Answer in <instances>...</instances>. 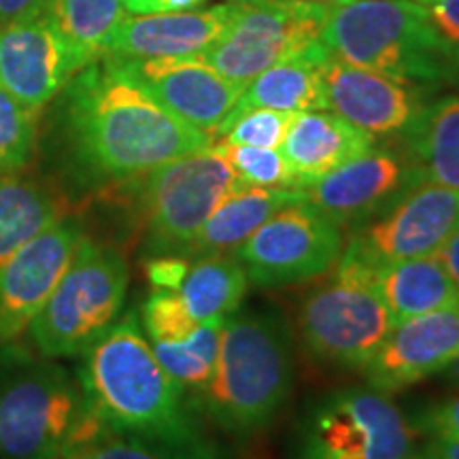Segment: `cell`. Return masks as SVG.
<instances>
[{
  "label": "cell",
  "mask_w": 459,
  "mask_h": 459,
  "mask_svg": "<svg viewBox=\"0 0 459 459\" xmlns=\"http://www.w3.org/2000/svg\"><path fill=\"white\" fill-rule=\"evenodd\" d=\"M419 434L389 394L338 389L307 411L296 459H395L417 451Z\"/></svg>",
  "instance_id": "cell-8"
},
{
  "label": "cell",
  "mask_w": 459,
  "mask_h": 459,
  "mask_svg": "<svg viewBox=\"0 0 459 459\" xmlns=\"http://www.w3.org/2000/svg\"><path fill=\"white\" fill-rule=\"evenodd\" d=\"M429 22L445 49L453 54L459 51V0H434L426 4Z\"/></svg>",
  "instance_id": "cell-35"
},
{
  "label": "cell",
  "mask_w": 459,
  "mask_h": 459,
  "mask_svg": "<svg viewBox=\"0 0 459 459\" xmlns=\"http://www.w3.org/2000/svg\"><path fill=\"white\" fill-rule=\"evenodd\" d=\"M443 375L446 377V381H449L453 387L459 389V358L453 361V364L443 372Z\"/></svg>",
  "instance_id": "cell-43"
},
{
  "label": "cell",
  "mask_w": 459,
  "mask_h": 459,
  "mask_svg": "<svg viewBox=\"0 0 459 459\" xmlns=\"http://www.w3.org/2000/svg\"><path fill=\"white\" fill-rule=\"evenodd\" d=\"M83 237L79 221L62 217L0 266V344H9L30 328Z\"/></svg>",
  "instance_id": "cell-15"
},
{
  "label": "cell",
  "mask_w": 459,
  "mask_h": 459,
  "mask_svg": "<svg viewBox=\"0 0 459 459\" xmlns=\"http://www.w3.org/2000/svg\"><path fill=\"white\" fill-rule=\"evenodd\" d=\"M243 187L217 143L170 160L143 179L149 240L158 254H187L230 194Z\"/></svg>",
  "instance_id": "cell-9"
},
{
  "label": "cell",
  "mask_w": 459,
  "mask_h": 459,
  "mask_svg": "<svg viewBox=\"0 0 459 459\" xmlns=\"http://www.w3.org/2000/svg\"><path fill=\"white\" fill-rule=\"evenodd\" d=\"M79 383L108 434L164 459H223L194 417L183 387L153 355L136 315L117 319L83 353Z\"/></svg>",
  "instance_id": "cell-2"
},
{
  "label": "cell",
  "mask_w": 459,
  "mask_h": 459,
  "mask_svg": "<svg viewBox=\"0 0 459 459\" xmlns=\"http://www.w3.org/2000/svg\"><path fill=\"white\" fill-rule=\"evenodd\" d=\"M237 3L211 9L156 15H124L108 34L105 54L113 57H189L221 39Z\"/></svg>",
  "instance_id": "cell-19"
},
{
  "label": "cell",
  "mask_w": 459,
  "mask_h": 459,
  "mask_svg": "<svg viewBox=\"0 0 459 459\" xmlns=\"http://www.w3.org/2000/svg\"><path fill=\"white\" fill-rule=\"evenodd\" d=\"M415 3H421V4H432L434 0H415Z\"/></svg>",
  "instance_id": "cell-45"
},
{
  "label": "cell",
  "mask_w": 459,
  "mask_h": 459,
  "mask_svg": "<svg viewBox=\"0 0 459 459\" xmlns=\"http://www.w3.org/2000/svg\"><path fill=\"white\" fill-rule=\"evenodd\" d=\"M394 328L377 287V271L341 255L328 283L300 308V334L308 353L328 366L364 370Z\"/></svg>",
  "instance_id": "cell-7"
},
{
  "label": "cell",
  "mask_w": 459,
  "mask_h": 459,
  "mask_svg": "<svg viewBox=\"0 0 459 459\" xmlns=\"http://www.w3.org/2000/svg\"><path fill=\"white\" fill-rule=\"evenodd\" d=\"M377 287L394 325L419 315L459 307V287L438 255L377 268Z\"/></svg>",
  "instance_id": "cell-23"
},
{
  "label": "cell",
  "mask_w": 459,
  "mask_h": 459,
  "mask_svg": "<svg viewBox=\"0 0 459 459\" xmlns=\"http://www.w3.org/2000/svg\"><path fill=\"white\" fill-rule=\"evenodd\" d=\"M130 271L113 247L82 238L60 283L30 324V338L43 358L88 353L122 315Z\"/></svg>",
  "instance_id": "cell-6"
},
{
  "label": "cell",
  "mask_w": 459,
  "mask_h": 459,
  "mask_svg": "<svg viewBox=\"0 0 459 459\" xmlns=\"http://www.w3.org/2000/svg\"><path fill=\"white\" fill-rule=\"evenodd\" d=\"M325 56H328V49L317 41L290 60L279 62L277 66L257 74L254 82L245 85L243 96L221 126L254 108H273V111L287 113L328 111L324 77H321V65Z\"/></svg>",
  "instance_id": "cell-21"
},
{
  "label": "cell",
  "mask_w": 459,
  "mask_h": 459,
  "mask_svg": "<svg viewBox=\"0 0 459 459\" xmlns=\"http://www.w3.org/2000/svg\"><path fill=\"white\" fill-rule=\"evenodd\" d=\"M105 434L66 368L15 349L0 355V459H66Z\"/></svg>",
  "instance_id": "cell-3"
},
{
  "label": "cell",
  "mask_w": 459,
  "mask_h": 459,
  "mask_svg": "<svg viewBox=\"0 0 459 459\" xmlns=\"http://www.w3.org/2000/svg\"><path fill=\"white\" fill-rule=\"evenodd\" d=\"M49 9L82 68L100 60L108 34L126 15L124 0H49Z\"/></svg>",
  "instance_id": "cell-27"
},
{
  "label": "cell",
  "mask_w": 459,
  "mask_h": 459,
  "mask_svg": "<svg viewBox=\"0 0 459 459\" xmlns=\"http://www.w3.org/2000/svg\"><path fill=\"white\" fill-rule=\"evenodd\" d=\"M204 0H124L126 13L130 15H156L175 13V11L198 9Z\"/></svg>",
  "instance_id": "cell-37"
},
{
  "label": "cell",
  "mask_w": 459,
  "mask_h": 459,
  "mask_svg": "<svg viewBox=\"0 0 459 459\" xmlns=\"http://www.w3.org/2000/svg\"><path fill=\"white\" fill-rule=\"evenodd\" d=\"M45 7H49V0H0V26Z\"/></svg>",
  "instance_id": "cell-38"
},
{
  "label": "cell",
  "mask_w": 459,
  "mask_h": 459,
  "mask_svg": "<svg viewBox=\"0 0 459 459\" xmlns=\"http://www.w3.org/2000/svg\"><path fill=\"white\" fill-rule=\"evenodd\" d=\"M415 426L426 436H451L459 438V394L432 402L415 415Z\"/></svg>",
  "instance_id": "cell-33"
},
{
  "label": "cell",
  "mask_w": 459,
  "mask_h": 459,
  "mask_svg": "<svg viewBox=\"0 0 459 459\" xmlns=\"http://www.w3.org/2000/svg\"><path fill=\"white\" fill-rule=\"evenodd\" d=\"M375 147V136L355 128L332 111L296 113L283 145L285 162L294 170L298 189L321 179Z\"/></svg>",
  "instance_id": "cell-20"
},
{
  "label": "cell",
  "mask_w": 459,
  "mask_h": 459,
  "mask_svg": "<svg viewBox=\"0 0 459 459\" xmlns=\"http://www.w3.org/2000/svg\"><path fill=\"white\" fill-rule=\"evenodd\" d=\"M226 319H211L198 325L192 336L172 344H152L162 368L183 389H204L211 381L220 349L221 325Z\"/></svg>",
  "instance_id": "cell-28"
},
{
  "label": "cell",
  "mask_w": 459,
  "mask_h": 459,
  "mask_svg": "<svg viewBox=\"0 0 459 459\" xmlns=\"http://www.w3.org/2000/svg\"><path fill=\"white\" fill-rule=\"evenodd\" d=\"M294 389V351L287 324L274 313H234L223 321L204 404L230 434L249 436L274 421Z\"/></svg>",
  "instance_id": "cell-4"
},
{
  "label": "cell",
  "mask_w": 459,
  "mask_h": 459,
  "mask_svg": "<svg viewBox=\"0 0 459 459\" xmlns=\"http://www.w3.org/2000/svg\"><path fill=\"white\" fill-rule=\"evenodd\" d=\"M328 9L291 0H238L228 30L198 54L230 82L245 85L319 41Z\"/></svg>",
  "instance_id": "cell-10"
},
{
  "label": "cell",
  "mask_w": 459,
  "mask_h": 459,
  "mask_svg": "<svg viewBox=\"0 0 459 459\" xmlns=\"http://www.w3.org/2000/svg\"><path fill=\"white\" fill-rule=\"evenodd\" d=\"M342 249V228L300 200L277 211L232 254L251 285L285 287L332 271Z\"/></svg>",
  "instance_id": "cell-11"
},
{
  "label": "cell",
  "mask_w": 459,
  "mask_h": 459,
  "mask_svg": "<svg viewBox=\"0 0 459 459\" xmlns=\"http://www.w3.org/2000/svg\"><path fill=\"white\" fill-rule=\"evenodd\" d=\"M79 71L49 7L0 26V85L32 113L54 100Z\"/></svg>",
  "instance_id": "cell-14"
},
{
  "label": "cell",
  "mask_w": 459,
  "mask_h": 459,
  "mask_svg": "<svg viewBox=\"0 0 459 459\" xmlns=\"http://www.w3.org/2000/svg\"><path fill=\"white\" fill-rule=\"evenodd\" d=\"M319 43L347 65L395 82H445L449 51L415 0H351L328 9Z\"/></svg>",
  "instance_id": "cell-5"
},
{
  "label": "cell",
  "mask_w": 459,
  "mask_h": 459,
  "mask_svg": "<svg viewBox=\"0 0 459 459\" xmlns=\"http://www.w3.org/2000/svg\"><path fill=\"white\" fill-rule=\"evenodd\" d=\"M445 82L459 85V51H453V54H449V57H446Z\"/></svg>",
  "instance_id": "cell-41"
},
{
  "label": "cell",
  "mask_w": 459,
  "mask_h": 459,
  "mask_svg": "<svg viewBox=\"0 0 459 459\" xmlns=\"http://www.w3.org/2000/svg\"><path fill=\"white\" fill-rule=\"evenodd\" d=\"M143 325L152 344H172L192 336L200 324L189 315L177 291L153 290L143 307Z\"/></svg>",
  "instance_id": "cell-31"
},
{
  "label": "cell",
  "mask_w": 459,
  "mask_h": 459,
  "mask_svg": "<svg viewBox=\"0 0 459 459\" xmlns=\"http://www.w3.org/2000/svg\"><path fill=\"white\" fill-rule=\"evenodd\" d=\"M328 111L370 136L402 132L421 108L417 85L325 56L321 65Z\"/></svg>",
  "instance_id": "cell-18"
},
{
  "label": "cell",
  "mask_w": 459,
  "mask_h": 459,
  "mask_svg": "<svg viewBox=\"0 0 459 459\" xmlns=\"http://www.w3.org/2000/svg\"><path fill=\"white\" fill-rule=\"evenodd\" d=\"M291 3L311 4V7H324V9H332V7H338V4H347V3H351V0H291Z\"/></svg>",
  "instance_id": "cell-42"
},
{
  "label": "cell",
  "mask_w": 459,
  "mask_h": 459,
  "mask_svg": "<svg viewBox=\"0 0 459 459\" xmlns=\"http://www.w3.org/2000/svg\"><path fill=\"white\" fill-rule=\"evenodd\" d=\"M232 3H238V0H232Z\"/></svg>",
  "instance_id": "cell-46"
},
{
  "label": "cell",
  "mask_w": 459,
  "mask_h": 459,
  "mask_svg": "<svg viewBox=\"0 0 459 459\" xmlns=\"http://www.w3.org/2000/svg\"><path fill=\"white\" fill-rule=\"evenodd\" d=\"M304 200L300 189H268L243 186L217 206L186 255L232 254L264 221L287 204Z\"/></svg>",
  "instance_id": "cell-24"
},
{
  "label": "cell",
  "mask_w": 459,
  "mask_h": 459,
  "mask_svg": "<svg viewBox=\"0 0 459 459\" xmlns=\"http://www.w3.org/2000/svg\"><path fill=\"white\" fill-rule=\"evenodd\" d=\"M294 117L296 113L254 108V111H247L238 115L237 119H232V122L223 124L215 132V139H223V143H232V145L279 149L283 145L285 134Z\"/></svg>",
  "instance_id": "cell-32"
},
{
  "label": "cell",
  "mask_w": 459,
  "mask_h": 459,
  "mask_svg": "<svg viewBox=\"0 0 459 459\" xmlns=\"http://www.w3.org/2000/svg\"><path fill=\"white\" fill-rule=\"evenodd\" d=\"M249 279L234 254L200 255L187 268L177 294L198 324L228 319L238 311Z\"/></svg>",
  "instance_id": "cell-25"
},
{
  "label": "cell",
  "mask_w": 459,
  "mask_h": 459,
  "mask_svg": "<svg viewBox=\"0 0 459 459\" xmlns=\"http://www.w3.org/2000/svg\"><path fill=\"white\" fill-rule=\"evenodd\" d=\"M395 459H428V455L421 449H417V451L409 453V455H402V457H395Z\"/></svg>",
  "instance_id": "cell-44"
},
{
  "label": "cell",
  "mask_w": 459,
  "mask_h": 459,
  "mask_svg": "<svg viewBox=\"0 0 459 459\" xmlns=\"http://www.w3.org/2000/svg\"><path fill=\"white\" fill-rule=\"evenodd\" d=\"M459 232V192L419 179L383 213L355 228L342 254L370 268L436 255Z\"/></svg>",
  "instance_id": "cell-12"
},
{
  "label": "cell",
  "mask_w": 459,
  "mask_h": 459,
  "mask_svg": "<svg viewBox=\"0 0 459 459\" xmlns=\"http://www.w3.org/2000/svg\"><path fill=\"white\" fill-rule=\"evenodd\" d=\"M459 358V307L395 324L368 364V387L395 394L440 375Z\"/></svg>",
  "instance_id": "cell-17"
},
{
  "label": "cell",
  "mask_w": 459,
  "mask_h": 459,
  "mask_svg": "<svg viewBox=\"0 0 459 459\" xmlns=\"http://www.w3.org/2000/svg\"><path fill=\"white\" fill-rule=\"evenodd\" d=\"M102 60L153 100H158L166 111L194 126V128L215 136L223 119L232 113L243 85L230 82L198 60L189 57H113L102 56Z\"/></svg>",
  "instance_id": "cell-13"
},
{
  "label": "cell",
  "mask_w": 459,
  "mask_h": 459,
  "mask_svg": "<svg viewBox=\"0 0 459 459\" xmlns=\"http://www.w3.org/2000/svg\"><path fill=\"white\" fill-rule=\"evenodd\" d=\"M436 255H438V260L443 262L446 273L451 274V279L455 281V285L459 287V232L453 234L449 243H446Z\"/></svg>",
  "instance_id": "cell-40"
},
{
  "label": "cell",
  "mask_w": 459,
  "mask_h": 459,
  "mask_svg": "<svg viewBox=\"0 0 459 459\" xmlns=\"http://www.w3.org/2000/svg\"><path fill=\"white\" fill-rule=\"evenodd\" d=\"M421 179L409 158L392 149H368L321 179L300 187L304 200L341 228H359Z\"/></svg>",
  "instance_id": "cell-16"
},
{
  "label": "cell",
  "mask_w": 459,
  "mask_h": 459,
  "mask_svg": "<svg viewBox=\"0 0 459 459\" xmlns=\"http://www.w3.org/2000/svg\"><path fill=\"white\" fill-rule=\"evenodd\" d=\"M187 262L181 260V257L166 255L160 257V260H152L147 266L149 281H152L156 290H179L183 277L187 273Z\"/></svg>",
  "instance_id": "cell-36"
},
{
  "label": "cell",
  "mask_w": 459,
  "mask_h": 459,
  "mask_svg": "<svg viewBox=\"0 0 459 459\" xmlns=\"http://www.w3.org/2000/svg\"><path fill=\"white\" fill-rule=\"evenodd\" d=\"M428 459H459V438L451 436H428L421 446Z\"/></svg>",
  "instance_id": "cell-39"
},
{
  "label": "cell",
  "mask_w": 459,
  "mask_h": 459,
  "mask_svg": "<svg viewBox=\"0 0 459 459\" xmlns=\"http://www.w3.org/2000/svg\"><path fill=\"white\" fill-rule=\"evenodd\" d=\"M221 153L232 164L234 172L243 186L268 187V189H298L294 170L285 162L279 149L232 145L217 143Z\"/></svg>",
  "instance_id": "cell-29"
},
{
  "label": "cell",
  "mask_w": 459,
  "mask_h": 459,
  "mask_svg": "<svg viewBox=\"0 0 459 459\" xmlns=\"http://www.w3.org/2000/svg\"><path fill=\"white\" fill-rule=\"evenodd\" d=\"M66 459H164L147 446H143L128 438H113V434H105L100 438L83 445L82 449L73 451Z\"/></svg>",
  "instance_id": "cell-34"
},
{
  "label": "cell",
  "mask_w": 459,
  "mask_h": 459,
  "mask_svg": "<svg viewBox=\"0 0 459 459\" xmlns=\"http://www.w3.org/2000/svg\"><path fill=\"white\" fill-rule=\"evenodd\" d=\"M400 134L423 181L459 192V94L421 105Z\"/></svg>",
  "instance_id": "cell-22"
},
{
  "label": "cell",
  "mask_w": 459,
  "mask_h": 459,
  "mask_svg": "<svg viewBox=\"0 0 459 459\" xmlns=\"http://www.w3.org/2000/svg\"><path fill=\"white\" fill-rule=\"evenodd\" d=\"M37 113L0 85V172H17L30 162L37 136Z\"/></svg>",
  "instance_id": "cell-30"
},
{
  "label": "cell",
  "mask_w": 459,
  "mask_h": 459,
  "mask_svg": "<svg viewBox=\"0 0 459 459\" xmlns=\"http://www.w3.org/2000/svg\"><path fill=\"white\" fill-rule=\"evenodd\" d=\"M62 91L73 160L90 179H136L213 143V136L166 111L102 57L82 68Z\"/></svg>",
  "instance_id": "cell-1"
},
{
  "label": "cell",
  "mask_w": 459,
  "mask_h": 459,
  "mask_svg": "<svg viewBox=\"0 0 459 459\" xmlns=\"http://www.w3.org/2000/svg\"><path fill=\"white\" fill-rule=\"evenodd\" d=\"M62 217L57 200L41 183L0 172V266Z\"/></svg>",
  "instance_id": "cell-26"
}]
</instances>
